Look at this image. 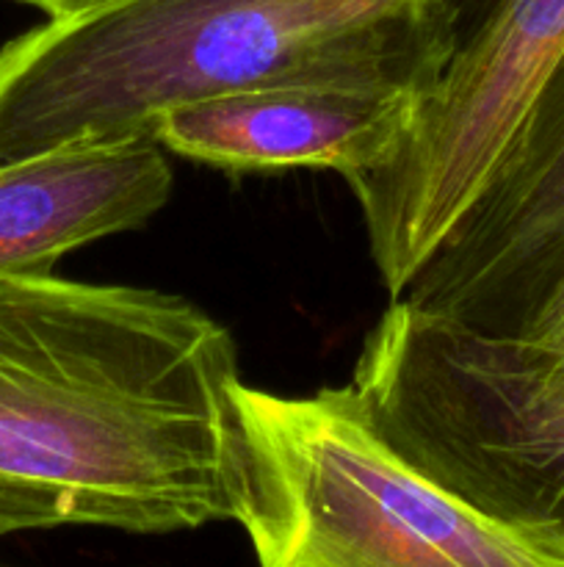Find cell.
<instances>
[{
	"label": "cell",
	"mask_w": 564,
	"mask_h": 567,
	"mask_svg": "<svg viewBox=\"0 0 564 567\" xmlns=\"http://www.w3.org/2000/svg\"><path fill=\"white\" fill-rule=\"evenodd\" d=\"M238 349L182 297L0 277V537L236 520Z\"/></svg>",
	"instance_id": "1"
},
{
	"label": "cell",
	"mask_w": 564,
	"mask_h": 567,
	"mask_svg": "<svg viewBox=\"0 0 564 567\" xmlns=\"http://www.w3.org/2000/svg\"><path fill=\"white\" fill-rule=\"evenodd\" d=\"M457 42L453 0H105L0 48V164L153 138L164 111L280 83L424 94Z\"/></svg>",
	"instance_id": "2"
},
{
	"label": "cell",
	"mask_w": 564,
	"mask_h": 567,
	"mask_svg": "<svg viewBox=\"0 0 564 567\" xmlns=\"http://www.w3.org/2000/svg\"><path fill=\"white\" fill-rule=\"evenodd\" d=\"M348 396L409 465L564 567V352L393 299Z\"/></svg>",
	"instance_id": "3"
},
{
	"label": "cell",
	"mask_w": 564,
	"mask_h": 567,
	"mask_svg": "<svg viewBox=\"0 0 564 567\" xmlns=\"http://www.w3.org/2000/svg\"><path fill=\"white\" fill-rule=\"evenodd\" d=\"M236 520L260 567H558L409 465L343 388H238Z\"/></svg>",
	"instance_id": "4"
},
{
	"label": "cell",
	"mask_w": 564,
	"mask_h": 567,
	"mask_svg": "<svg viewBox=\"0 0 564 567\" xmlns=\"http://www.w3.org/2000/svg\"><path fill=\"white\" fill-rule=\"evenodd\" d=\"M562 53L564 0H495L418 97L396 153L346 181L393 299L490 186Z\"/></svg>",
	"instance_id": "5"
},
{
	"label": "cell",
	"mask_w": 564,
	"mask_h": 567,
	"mask_svg": "<svg viewBox=\"0 0 564 567\" xmlns=\"http://www.w3.org/2000/svg\"><path fill=\"white\" fill-rule=\"evenodd\" d=\"M564 280V53L506 158L398 299L518 336Z\"/></svg>",
	"instance_id": "6"
},
{
	"label": "cell",
	"mask_w": 564,
	"mask_h": 567,
	"mask_svg": "<svg viewBox=\"0 0 564 567\" xmlns=\"http://www.w3.org/2000/svg\"><path fill=\"white\" fill-rule=\"evenodd\" d=\"M418 97L409 89L363 83H280L164 111L153 138L232 175L307 166L352 181L396 153Z\"/></svg>",
	"instance_id": "7"
},
{
	"label": "cell",
	"mask_w": 564,
	"mask_h": 567,
	"mask_svg": "<svg viewBox=\"0 0 564 567\" xmlns=\"http://www.w3.org/2000/svg\"><path fill=\"white\" fill-rule=\"evenodd\" d=\"M171 186L153 138L0 164V277L50 275L72 249L144 227L169 203Z\"/></svg>",
	"instance_id": "8"
},
{
	"label": "cell",
	"mask_w": 564,
	"mask_h": 567,
	"mask_svg": "<svg viewBox=\"0 0 564 567\" xmlns=\"http://www.w3.org/2000/svg\"><path fill=\"white\" fill-rule=\"evenodd\" d=\"M518 336L564 352V280L542 299V305L529 316Z\"/></svg>",
	"instance_id": "9"
},
{
	"label": "cell",
	"mask_w": 564,
	"mask_h": 567,
	"mask_svg": "<svg viewBox=\"0 0 564 567\" xmlns=\"http://www.w3.org/2000/svg\"><path fill=\"white\" fill-rule=\"evenodd\" d=\"M20 3L36 6V9H42L48 17H61L72 14V11L88 9V6L105 3V0H20Z\"/></svg>",
	"instance_id": "10"
}]
</instances>
